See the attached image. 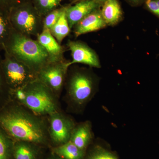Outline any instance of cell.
Segmentation results:
<instances>
[{
    "mask_svg": "<svg viewBox=\"0 0 159 159\" xmlns=\"http://www.w3.org/2000/svg\"><path fill=\"white\" fill-rule=\"evenodd\" d=\"M0 128L16 141L37 145L44 144L48 139L42 120L17 106H9L0 111Z\"/></svg>",
    "mask_w": 159,
    "mask_h": 159,
    "instance_id": "1",
    "label": "cell"
},
{
    "mask_svg": "<svg viewBox=\"0 0 159 159\" xmlns=\"http://www.w3.org/2000/svg\"><path fill=\"white\" fill-rule=\"evenodd\" d=\"M2 51L24 63L36 75L51 61L47 51L37 39L20 34L14 29L3 46Z\"/></svg>",
    "mask_w": 159,
    "mask_h": 159,
    "instance_id": "2",
    "label": "cell"
},
{
    "mask_svg": "<svg viewBox=\"0 0 159 159\" xmlns=\"http://www.w3.org/2000/svg\"><path fill=\"white\" fill-rule=\"evenodd\" d=\"M43 17L32 2L23 1L11 9L9 18L13 29L28 37L38 36L43 28Z\"/></svg>",
    "mask_w": 159,
    "mask_h": 159,
    "instance_id": "3",
    "label": "cell"
},
{
    "mask_svg": "<svg viewBox=\"0 0 159 159\" xmlns=\"http://www.w3.org/2000/svg\"><path fill=\"white\" fill-rule=\"evenodd\" d=\"M26 98L22 104L35 115H50L59 111L55 94L37 79L24 88Z\"/></svg>",
    "mask_w": 159,
    "mask_h": 159,
    "instance_id": "4",
    "label": "cell"
},
{
    "mask_svg": "<svg viewBox=\"0 0 159 159\" xmlns=\"http://www.w3.org/2000/svg\"><path fill=\"white\" fill-rule=\"evenodd\" d=\"M97 82L93 74L87 69L77 68L70 74L67 90L70 99L76 105L81 106L92 98Z\"/></svg>",
    "mask_w": 159,
    "mask_h": 159,
    "instance_id": "5",
    "label": "cell"
},
{
    "mask_svg": "<svg viewBox=\"0 0 159 159\" xmlns=\"http://www.w3.org/2000/svg\"><path fill=\"white\" fill-rule=\"evenodd\" d=\"M4 51L3 70L9 90L24 88L37 79V75L28 66Z\"/></svg>",
    "mask_w": 159,
    "mask_h": 159,
    "instance_id": "6",
    "label": "cell"
},
{
    "mask_svg": "<svg viewBox=\"0 0 159 159\" xmlns=\"http://www.w3.org/2000/svg\"><path fill=\"white\" fill-rule=\"evenodd\" d=\"M69 61H50L40 70L37 79L56 94L59 93L65 82L69 69Z\"/></svg>",
    "mask_w": 159,
    "mask_h": 159,
    "instance_id": "7",
    "label": "cell"
},
{
    "mask_svg": "<svg viewBox=\"0 0 159 159\" xmlns=\"http://www.w3.org/2000/svg\"><path fill=\"white\" fill-rule=\"evenodd\" d=\"M49 116V135L52 141L59 145L69 142L75 127L73 120L59 111Z\"/></svg>",
    "mask_w": 159,
    "mask_h": 159,
    "instance_id": "8",
    "label": "cell"
},
{
    "mask_svg": "<svg viewBox=\"0 0 159 159\" xmlns=\"http://www.w3.org/2000/svg\"><path fill=\"white\" fill-rule=\"evenodd\" d=\"M67 46L72 56V60L68 63L69 67L76 63L83 64L97 68L101 67L97 53L86 43L81 41L68 40Z\"/></svg>",
    "mask_w": 159,
    "mask_h": 159,
    "instance_id": "9",
    "label": "cell"
},
{
    "mask_svg": "<svg viewBox=\"0 0 159 159\" xmlns=\"http://www.w3.org/2000/svg\"><path fill=\"white\" fill-rule=\"evenodd\" d=\"M100 7L94 0H84L75 3L74 6H67L66 14L71 30L84 18Z\"/></svg>",
    "mask_w": 159,
    "mask_h": 159,
    "instance_id": "10",
    "label": "cell"
},
{
    "mask_svg": "<svg viewBox=\"0 0 159 159\" xmlns=\"http://www.w3.org/2000/svg\"><path fill=\"white\" fill-rule=\"evenodd\" d=\"M107 26L102 17L100 8L84 18L73 29L74 36L77 38L82 34L101 30Z\"/></svg>",
    "mask_w": 159,
    "mask_h": 159,
    "instance_id": "11",
    "label": "cell"
},
{
    "mask_svg": "<svg viewBox=\"0 0 159 159\" xmlns=\"http://www.w3.org/2000/svg\"><path fill=\"white\" fill-rule=\"evenodd\" d=\"M37 39L43 46L50 57L51 61H57L66 59V48L59 43L48 29H43L37 36Z\"/></svg>",
    "mask_w": 159,
    "mask_h": 159,
    "instance_id": "12",
    "label": "cell"
},
{
    "mask_svg": "<svg viewBox=\"0 0 159 159\" xmlns=\"http://www.w3.org/2000/svg\"><path fill=\"white\" fill-rule=\"evenodd\" d=\"M101 14L107 26H114L123 18V11L119 0H106L101 6Z\"/></svg>",
    "mask_w": 159,
    "mask_h": 159,
    "instance_id": "13",
    "label": "cell"
},
{
    "mask_svg": "<svg viewBox=\"0 0 159 159\" xmlns=\"http://www.w3.org/2000/svg\"><path fill=\"white\" fill-rule=\"evenodd\" d=\"M93 138L92 128L89 122H83L75 126L70 141L84 151L87 148Z\"/></svg>",
    "mask_w": 159,
    "mask_h": 159,
    "instance_id": "14",
    "label": "cell"
},
{
    "mask_svg": "<svg viewBox=\"0 0 159 159\" xmlns=\"http://www.w3.org/2000/svg\"><path fill=\"white\" fill-rule=\"evenodd\" d=\"M36 144L30 142L16 141L14 143V159H37L38 150Z\"/></svg>",
    "mask_w": 159,
    "mask_h": 159,
    "instance_id": "15",
    "label": "cell"
},
{
    "mask_svg": "<svg viewBox=\"0 0 159 159\" xmlns=\"http://www.w3.org/2000/svg\"><path fill=\"white\" fill-rule=\"evenodd\" d=\"M53 152L61 159H82L84 154V151L80 149L70 141L55 147Z\"/></svg>",
    "mask_w": 159,
    "mask_h": 159,
    "instance_id": "16",
    "label": "cell"
},
{
    "mask_svg": "<svg viewBox=\"0 0 159 159\" xmlns=\"http://www.w3.org/2000/svg\"><path fill=\"white\" fill-rule=\"evenodd\" d=\"M66 9L57 23L50 29L51 34L60 44L71 31L67 18Z\"/></svg>",
    "mask_w": 159,
    "mask_h": 159,
    "instance_id": "17",
    "label": "cell"
},
{
    "mask_svg": "<svg viewBox=\"0 0 159 159\" xmlns=\"http://www.w3.org/2000/svg\"><path fill=\"white\" fill-rule=\"evenodd\" d=\"M9 18V13L0 10V49L2 50L13 30Z\"/></svg>",
    "mask_w": 159,
    "mask_h": 159,
    "instance_id": "18",
    "label": "cell"
},
{
    "mask_svg": "<svg viewBox=\"0 0 159 159\" xmlns=\"http://www.w3.org/2000/svg\"><path fill=\"white\" fill-rule=\"evenodd\" d=\"M11 139L0 128V159H11L14 145Z\"/></svg>",
    "mask_w": 159,
    "mask_h": 159,
    "instance_id": "19",
    "label": "cell"
},
{
    "mask_svg": "<svg viewBox=\"0 0 159 159\" xmlns=\"http://www.w3.org/2000/svg\"><path fill=\"white\" fill-rule=\"evenodd\" d=\"M64 0H32V2L39 14L44 17L49 12L57 9Z\"/></svg>",
    "mask_w": 159,
    "mask_h": 159,
    "instance_id": "20",
    "label": "cell"
},
{
    "mask_svg": "<svg viewBox=\"0 0 159 159\" xmlns=\"http://www.w3.org/2000/svg\"><path fill=\"white\" fill-rule=\"evenodd\" d=\"M67 6H63L60 8H57L46 15L44 17L43 20V30L48 29L50 30L59 19L61 15L66 9Z\"/></svg>",
    "mask_w": 159,
    "mask_h": 159,
    "instance_id": "21",
    "label": "cell"
},
{
    "mask_svg": "<svg viewBox=\"0 0 159 159\" xmlns=\"http://www.w3.org/2000/svg\"><path fill=\"white\" fill-rule=\"evenodd\" d=\"M87 159H118L113 153L100 146L94 148Z\"/></svg>",
    "mask_w": 159,
    "mask_h": 159,
    "instance_id": "22",
    "label": "cell"
},
{
    "mask_svg": "<svg viewBox=\"0 0 159 159\" xmlns=\"http://www.w3.org/2000/svg\"><path fill=\"white\" fill-rule=\"evenodd\" d=\"M144 8L159 19V0H145Z\"/></svg>",
    "mask_w": 159,
    "mask_h": 159,
    "instance_id": "23",
    "label": "cell"
},
{
    "mask_svg": "<svg viewBox=\"0 0 159 159\" xmlns=\"http://www.w3.org/2000/svg\"><path fill=\"white\" fill-rule=\"evenodd\" d=\"M25 0H0V10L9 13L11 9Z\"/></svg>",
    "mask_w": 159,
    "mask_h": 159,
    "instance_id": "24",
    "label": "cell"
},
{
    "mask_svg": "<svg viewBox=\"0 0 159 159\" xmlns=\"http://www.w3.org/2000/svg\"><path fill=\"white\" fill-rule=\"evenodd\" d=\"M1 51H2V50L0 49V93L5 91H8L9 92V88L7 85L5 76H4V72H3V58L1 55Z\"/></svg>",
    "mask_w": 159,
    "mask_h": 159,
    "instance_id": "25",
    "label": "cell"
},
{
    "mask_svg": "<svg viewBox=\"0 0 159 159\" xmlns=\"http://www.w3.org/2000/svg\"><path fill=\"white\" fill-rule=\"evenodd\" d=\"M9 93L14 96L16 99L21 103L25 101L26 98L25 91L24 88L16 89L9 90Z\"/></svg>",
    "mask_w": 159,
    "mask_h": 159,
    "instance_id": "26",
    "label": "cell"
},
{
    "mask_svg": "<svg viewBox=\"0 0 159 159\" xmlns=\"http://www.w3.org/2000/svg\"><path fill=\"white\" fill-rule=\"evenodd\" d=\"M131 6L137 7L143 5L145 0H125Z\"/></svg>",
    "mask_w": 159,
    "mask_h": 159,
    "instance_id": "27",
    "label": "cell"
},
{
    "mask_svg": "<svg viewBox=\"0 0 159 159\" xmlns=\"http://www.w3.org/2000/svg\"><path fill=\"white\" fill-rule=\"evenodd\" d=\"M94 1L101 6L102 4L105 2L106 0H94Z\"/></svg>",
    "mask_w": 159,
    "mask_h": 159,
    "instance_id": "28",
    "label": "cell"
},
{
    "mask_svg": "<svg viewBox=\"0 0 159 159\" xmlns=\"http://www.w3.org/2000/svg\"><path fill=\"white\" fill-rule=\"evenodd\" d=\"M48 159H61L59 158V157L55 155V154L54 155L51 156V157L49 158Z\"/></svg>",
    "mask_w": 159,
    "mask_h": 159,
    "instance_id": "29",
    "label": "cell"
},
{
    "mask_svg": "<svg viewBox=\"0 0 159 159\" xmlns=\"http://www.w3.org/2000/svg\"><path fill=\"white\" fill-rule=\"evenodd\" d=\"M74 2H80V1H84V0H71Z\"/></svg>",
    "mask_w": 159,
    "mask_h": 159,
    "instance_id": "30",
    "label": "cell"
}]
</instances>
